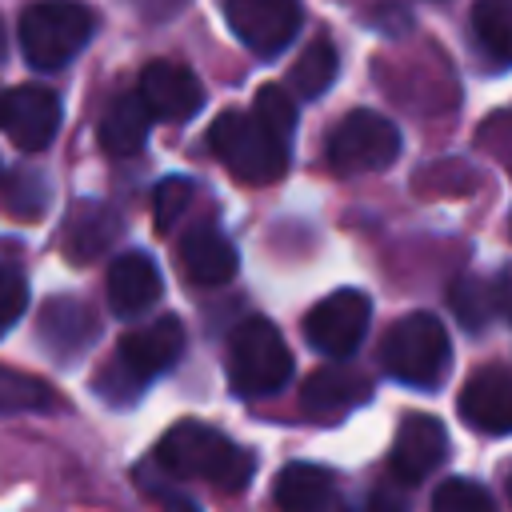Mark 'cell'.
Listing matches in <instances>:
<instances>
[{"instance_id":"obj_1","label":"cell","mask_w":512,"mask_h":512,"mask_svg":"<svg viewBox=\"0 0 512 512\" xmlns=\"http://www.w3.org/2000/svg\"><path fill=\"white\" fill-rule=\"evenodd\" d=\"M160 468L184 480H204L212 488L224 492H240L252 480V452H244L236 440H228L224 432H216L212 424L200 420H180L172 424V432H164L160 448Z\"/></svg>"},{"instance_id":"obj_2","label":"cell","mask_w":512,"mask_h":512,"mask_svg":"<svg viewBox=\"0 0 512 512\" xmlns=\"http://www.w3.org/2000/svg\"><path fill=\"white\" fill-rule=\"evenodd\" d=\"M216 160L244 184H272L288 168V140L276 136L252 112H224L208 128Z\"/></svg>"},{"instance_id":"obj_3","label":"cell","mask_w":512,"mask_h":512,"mask_svg":"<svg viewBox=\"0 0 512 512\" xmlns=\"http://www.w3.org/2000/svg\"><path fill=\"white\" fill-rule=\"evenodd\" d=\"M96 16L80 0H36L20 16V48L24 60L40 72L64 68L92 40Z\"/></svg>"},{"instance_id":"obj_4","label":"cell","mask_w":512,"mask_h":512,"mask_svg":"<svg viewBox=\"0 0 512 512\" xmlns=\"http://www.w3.org/2000/svg\"><path fill=\"white\" fill-rule=\"evenodd\" d=\"M380 364L400 384L432 388L452 364V340L432 312H408L388 328L380 344Z\"/></svg>"},{"instance_id":"obj_5","label":"cell","mask_w":512,"mask_h":512,"mask_svg":"<svg viewBox=\"0 0 512 512\" xmlns=\"http://www.w3.org/2000/svg\"><path fill=\"white\" fill-rule=\"evenodd\" d=\"M292 380V352L280 328L264 316H248L228 336V384L240 396H272Z\"/></svg>"},{"instance_id":"obj_6","label":"cell","mask_w":512,"mask_h":512,"mask_svg":"<svg viewBox=\"0 0 512 512\" xmlns=\"http://www.w3.org/2000/svg\"><path fill=\"white\" fill-rule=\"evenodd\" d=\"M184 352V324L176 316H156L140 328H128L116 344V356L108 364V372L96 380V384H108V380H120V388L112 392L116 404L124 396H136L148 380H156L160 372H168Z\"/></svg>"},{"instance_id":"obj_7","label":"cell","mask_w":512,"mask_h":512,"mask_svg":"<svg viewBox=\"0 0 512 512\" xmlns=\"http://www.w3.org/2000/svg\"><path fill=\"white\" fill-rule=\"evenodd\" d=\"M400 156V128L368 108L348 112L332 132H328V168L336 176H364V172H384Z\"/></svg>"},{"instance_id":"obj_8","label":"cell","mask_w":512,"mask_h":512,"mask_svg":"<svg viewBox=\"0 0 512 512\" xmlns=\"http://www.w3.org/2000/svg\"><path fill=\"white\" fill-rule=\"evenodd\" d=\"M368 324H372V300L356 288H340L308 308L304 340L312 352H320L328 360H344L360 348V340L368 336Z\"/></svg>"},{"instance_id":"obj_9","label":"cell","mask_w":512,"mask_h":512,"mask_svg":"<svg viewBox=\"0 0 512 512\" xmlns=\"http://www.w3.org/2000/svg\"><path fill=\"white\" fill-rule=\"evenodd\" d=\"M224 20L244 48L272 60L296 40L304 8L300 0H224Z\"/></svg>"},{"instance_id":"obj_10","label":"cell","mask_w":512,"mask_h":512,"mask_svg":"<svg viewBox=\"0 0 512 512\" xmlns=\"http://www.w3.org/2000/svg\"><path fill=\"white\" fill-rule=\"evenodd\" d=\"M0 128L24 152H40L52 144L60 128V96L40 84H20L0 96Z\"/></svg>"},{"instance_id":"obj_11","label":"cell","mask_w":512,"mask_h":512,"mask_svg":"<svg viewBox=\"0 0 512 512\" xmlns=\"http://www.w3.org/2000/svg\"><path fill=\"white\" fill-rule=\"evenodd\" d=\"M140 104L148 108L152 120H192L204 108V84L196 80L192 68L176 64V60H152L140 72Z\"/></svg>"},{"instance_id":"obj_12","label":"cell","mask_w":512,"mask_h":512,"mask_svg":"<svg viewBox=\"0 0 512 512\" xmlns=\"http://www.w3.org/2000/svg\"><path fill=\"white\" fill-rule=\"evenodd\" d=\"M100 336L96 312L76 296H52L36 312V340L52 360H76Z\"/></svg>"},{"instance_id":"obj_13","label":"cell","mask_w":512,"mask_h":512,"mask_svg":"<svg viewBox=\"0 0 512 512\" xmlns=\"http://www.w3.org/2000/svg\"><path fill=\"white\" fill-rule=\"evenodd\" d=\"M444 456H448V432H444V424L436 416L416 412V416L400 420L392 452H388V464L404 484H416L428 472H436L444 464Z\"/></svg>"},{"instance_id":"obj_14","label":"cell","mask_w":512,"mask_h":512,"mask_svg":"<svg viewBox=\"0 0 512 512\" xmlns=\"http://www.w3.org/2000/svg\"><path fill=\"white\" fill-rule=\"evenodd\" d=\"M460 416L476 432L504 436L512 428V376L504 364L480 368L464 388H460Z\"/></svg>"},{"instance_id":"obj_15","label":"cell","mask_w":512,"mask_h":512,"mask_svg":"<svg viewBox=\"0 0 512 512\" xmlns=\"http://www.w3.org/2000/svg\"><path fill=\"white\" fill-rule=\"evenodd\" d=\"M104 292H108V308L128 320V316H140L148 312L160 292H164V280H160V268L148 252H124L108 264V280H104Z\"/></svg>"},{"instance_id":"obj_16","label":"cell","mask_w":512,"mask_h":512,"mask_svg":"<svg viewBox=\"0 0 512 512\" xmlns=\"http://www.w3.org/2000/svg\"><path fill=\"white\" fill-rule=\"evenodd\" d=\"M176 256H180L184 276H188L192 284H204V288L228 284V280L236 276V264H240L232 240H228L220 228H212V224H196V228L180 240Z\"/></svg>"},{"instance_id":"obj_17","label":"cell","mask_w":512,"mask_h":512,"mask_svg":"<svg viewBox=\"0 0 512 512\" xmlns=\"http://www.w3.org/2000/svg\"><path fill=\"white\" fill-rule=\"evenodd\" d=\"M448 304L460 320V328L468 332H484L492 320H500L508 312V272L500 268L496 276H460L452 288H448Z\"/></svg>"},{"instance_id":"obj_18","label":"cell","mask_w":512,"mask_h":512,"mask_svg":"<svg viewBox=\"0 0 512 512\" xmlns=\"http://www.w3.org/2000/svg\"><path fill=\"white\" fill-rule=\"evenodd\" d=\"M280 512H340L336 476L320 464H288L272 484Z\"/></svg>"},{"instance_id":"obj_19","label":"cell","mask_w":512,"mask_h":512,"mask_svg":"<svg viewBox=\"0 0 512 512\" xmlns=\"http://www.w3.org/2000/svg\"><path fill=\"white\" fill-rule=\"evenodd\" d=\"M372 396V380L356 368H316L308 380H304V392H300V404L304 412L312 416H340L356 404H364Z\"/></svg>"},{"instance_id":"obj_20","label":"cell","mask_w":512,"mask_h":512,"mask_svg":"<svg viewBox=\"0 0 512 512\" xmlns=\"http://www.w3.org/2000/svg\"><path fill=\"white\" fill-rule=\"evenodd\" d=\"M116 232H120V216L108 204L80 200L64 220V256L72 264H88L116 240Z\"/></svg>"},{"instance_id":"obj_21","label":"cell","mask_w":512,"mask_h":512,"mask_svg":"<svg viewBox=\"0 0 512 512\" xmlns=\"http://www.w3.org/2000/svg\"><path fill=\"white\" fill-rule=\"evenodd\" d=\"M148 128H152L148 108L140 104L136 92H124L108 104V112L100 120V144L108 156H136L148 140Z\"/></svg>"},{"instance_id":"obj_22","label":"cell","mask_w":512,"mask_h":512,"mask_svg":"<svg viewBox=\"0 0 512 512\" xmlns=\"http://www.w3.org/2000/svg\"><path fill=\"white\" fill-rule=\"evenodd\" d=\"M336 72H340L336 48H332L328 40H312V44L296 56V64H292V72H288V84H292L304 100H316V96H324V92L332 88Z\"/></svg>"},{"instance_id":"obj_23","label":"cell","mask_w":512,"mask_h":512,"mask_svg":"<svg viewBox=\"0 0 512 512\" xmlns=\"http://www.w3.org/2000/svg\"><path fill=\"white\" fill-rule=\"evenodd\" d=\"M472 32L496 64H508V56H512V0H476Z\"/></svg>"},{"instance_id":"obj_24","label":"cell","mask_w":512,"mask_h":512,"mask_svg":"<svg viewBox=\"0 0 512 512\" xmlns=\"http://www.w3.org/2000/svg\"><path fill=\"white\" fill-rule=\"evenodd\" d=\"M52 408H56V392L40 376L0 364V412H52Z\"/></svg>"},{"instance_id":"obj_25","label":"cell","mask_w":512,"mask_h":512,"mask_svg":"<svg viewBox=\"0 0 512 512\" xmlns=\"http://www.w3.org/2000/svg\"><path fill=\"white\" fill-rule=\"evenodd\" d=\"M432 512H500V508L484 484H476L468 476H448L432 492Z\"/></svg>"},{"instance_id":"obj_26","label":"cell","mask_w":512,"mask_h":512,"mask_svg":"<svg viewBox=\"0 0 512 512\" xmlns=\"http://www.w3.org/2000/svg\"><path fill=\"white\" fill-rule=\"evenodd\" d=\"M252 116L256 120H264L276 136H292V128H296V104H292V96H288V88H280V84H264L260 92H256V104H252Z\"/></svg>"},{"instance_id":"obj_27","label":"cell","mask_w":512,"mask_h":512,"mask_svg":"<svg viewBox=\"0 0 512 512\" xmlns=\"http://www.w3.org/2000/svg\"><path fill=\"white\" fill-rule=\"evenodd\" d=\"M4 200L20 220H36L48 204V184L36 172H12L4 184Z\"/></svg>"},{"instance_id":"obj_28","label":"cell","mask_w":512,"mask_h":512,"mask_svg":"<svg viewBox=\"0 0 512 512\" xmlns=\"http://www.w3.org/2000/svg\"><path fill=\"white\" fill-rule=\"evenodd\" d=\"M152 204H156V212H152L156 232H172L176 220L184 216V208L192 204V180H184V176L160 180V188L152 192Z\"/></svg>"},{"instance_id":"obj_29","label":"cell","mask_w":512,"mask_h":512,"mask_svg":"<svg viewBox=\"0 0 512 512\" xmlns=\"http://www.w3.org/2000/svg\"><path fill=\"white\" fill-rule=\"evenodd\" d=\"M24 312H28V284L16 268L0 264V336L12 332Z\"/></svg>"},{"instance_id":"obj_30","label":"cell","mask_w":512,"mask_h":512,"mask_svg":"<svg viewBox=\"0 0 512 512\" xmlns=\"http://www.w3.org/2000/svg\"><path fill=\"white\" fill-rule=\"evenodd\" d=\"M136 484H140V488H144V492H148L164 512H200L192 496H184L180 488H172L164 476H160V480H156V476H148V468H140V472H136Z\"/></svg>"},{"instance_id":"obj_31","label":"cell","mask_w":512,"mask_h":512,"mask_svg":"<svg viewBox=\"0 0 512 512\" xmlns=\"http://www.w3.org/2000/svg\"><path fill=\"white\" fill-rule=\"evenodd\" d=\"M368 512H408V504H404L400 492H392V488H376L372 500H368Z\"/></svg>"},{"instance_id":"obj_32","label":"cell","mask_w":512,"mask_h":512,"mask_svg":"<svg viewBox=\"0 0 512 512\" xmlns=\"http://www.w3.org/2000/svg\"><path fill=\"white\" fill-rule=\"evenodd\" d=\"M4 52H8V40H4V24H0V64H4Z\"/></svg>"}]
</instances>
